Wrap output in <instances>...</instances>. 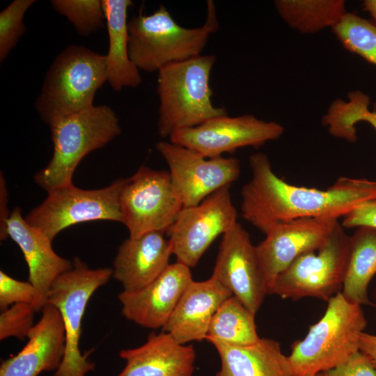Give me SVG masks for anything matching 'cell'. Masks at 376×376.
I'll use <instances>...</instances> for the list:
<instances>
[{
    "mask_svg": "<svg viewBox=\"0 0 376 376\" xmlns=\"http://www.w3.org/2000/svg\"><path fill=\"white\" fill-rule=\"evenodd\" d=\"M192 281L189 267L178 262L170 264L146 288L118 295L122 314L143 327L162 329Z\"/></svg>",
    "mask_w": 376,
    "mask_h": 376,
    "instance_id": "obj_16",
    "label": "cell"
},
{
    "mask_svg": "<svg viewBox=\"0 0 376 376\" xmlns=\"http://www.w3.org/2000/svg\"><path fill=\"white\" fill-rule=\"evenodd\" d=\"M51 4L82 36L97 31L105 22L102 0H53Z\"/></svg>",
    "mask_w": 376,
    "mask_h": 376,
    "instance_id": "obj_29",
    "label": "cell"
},
{
    "mask_svg": "<svg viewBox=\"0 0 376 376\" xmlns=\"http://www.w3.org/2000/svg\"><path fill=\"white\" fill-rule=\"evenodd\" d=\"M35 0H14L0 13V61H3L26 32L23 18Z\"/></svg>",
    "mask_w": 376,
    "mask_h": 376,
    "instance_id": "obj_30",
    "label": "cell"
},
{
    "mask_svg": "<svg viewBox=\"0 0 376 376\" xmlns=\"http://www.w3.org/2000/svg\"><path fill=\"white\" fill-rule=\"evenodd\" d=\"M366 325L361 305L341 292L332 297L322 318L292 346L288 357L293 376H315L346 361L359 351Z\"/></svg>",
    "mask_w": 376,
    "mask_h": 376,
    "instance_id": "obj_4",
    "label": "cell"
},
{
    "mask_svg": "<svg viewBox=\"0 0 376 376\" xmlns=\"http://www.w3.org/2000/svg\"><path fill=\"white\" fill-rule=\"evenodd\" d=\"M130 0H102L109 38L106 56L107 82L119 92L124 88H135L142 79L138 68L129 54L127 10Z\"/></svg>",
    "mask_w": 376,
    "mask_h": 376,
    "instance_id": "obj_23",
    "label": "cell"
},
{
    "mask_svg": "<svg viewBox=\"0 0 376 376\" xmlns=\"http://www.w3.org/2000/svg\"><path fill=\"white\" fill-rule=\"evenodd\" d=\"M127 178H118L98 189H82L73 184L47 192L41 204L25 217L53 241L74 224L97 220L123 222L120 196Z\"/></svg>",
    "mask_w": 376,
    "mask_h": 376,
    "instance_id": "obj_9",
    "label": "cell"
},
{
    "mask_svg": "<svg viewBox=\"0 0 376 376\" xmlns=\"http://www.w3.org/2000/svg\"><path fill=\"white\" fill-rule=\"evenodd\" d=\"M205 340L215 347L220 358L221 368L214 376H293L288 357L275 340L260 338L253 344L242 346Z\"/></svg>",
    "mask_w": 376,
    "mask_h": 376,
    "instance_id": "obj_22",
    "label": "cell"
},
{
    "mask_svg": "<svg viewBox=\"0 0 376 376\" xmlns=\"http://www.w3.org/2000/svg\"><path fill=\"white\" fill-rule=\"evenodd\" d=\"M369 97L359 91L348 93V100H335L329 106L322 122L334 137L355 142V125L360 121L370 123L376 130V111H369Z\"/></svg>",
    "mask_w": 376,
    "mask_h": 376,
    "instance_id": "obj_27",
    "label": "cell"
},
{
    "mask_svg": "<svg viewBox=\"0 0 376 376\" xmlns=\"http://www.w3.org/2000/svg\"><path fill=\"white\" fill-rule=\"evenodd\" d=\"M169 166L172 185L182 205H198L217 190L236 181L240 162L236 157L205 158L171 141L156 143Z\"/></svg>",
    "mask_w": 376,
    "mask_h": 376,
    "instance_id": "obj_13",
    "label": "cell"
},
{
    "mask_svg": "<svg viewBox=\"0 0 376 376\" xmlns=\"http://www.w3.org/2000/svg\"><path fill=\"white\" fill-rule=\"evenodd\" d=\"M359 351L368 357L376 368V335L362 333L359 340Z\"/></svg>",
    "mask_w": 376,
    "mask_h": 376,
    "instance_id": "obj_36",
    "label": "cell"
},
{
    "mask_svg": "<svg viewBox=\"0 0 376 376\" xmlns=\"http://www.w3.org/2000/svg\"><path fill=\"white\" fill-rule=\"evenodd\" d=\"M107 82L106 56L88 47H65L49 66L35 107L50 125L93 106L97 90Z\"/></svg>",
    "mask_w": 376,
    "mask_h": 376,
    "instance_id": "obj_5",
    "label": "cell"
},
{
    "mask_svg": "<svg viewBox=\"0 0 376 376\" xmlns=\"http://www.w3.org/2000/svg\"><path fill=\"white\" fill-rule=\"evenodd\" d=\"M255 315L232 295L221 304L213 315L206 338L237 346L253 344L260 338Z\"/></svg>",
    "mask_w": 376,
    "mask_h": 376,
    "instance_id": "obj_26",
    "label": "cell"
},
{
    "mask_svg": "<svg viewBox=\"0 0 376 376\" xmlns=\"http://www.w3.org/2000/svg\"><path fill=\"white\" fill-rule=\"evenodd\" d=\"M49 126L53 155L34 176L36 184L47 192L72 185L74 172L82 159L121 133L118 118L107 105H94Z\"/></svg>",
    "mask_w": 376,
    "mask_h": 376,
    "instance_id": "obj_6",
    "label": "cell"
},
{
    "mask_svg": "<svg viewBox=\"0 0 376 376\" xmlns=\"http://www.w3.org/2000/svg\"><path fill=\"white\" fill-rule=\"evenodd\" d=\"M274 3L288 26L303 33L332 29L347 13L343 0H276Z\"/></svg>",
    "mask_w": 376,
    "mask_h": 376,
    "instance_id": "obj_25",
    "label": "cell"
},
{
    "mask_svg": "<svg viewBox=\"0 0 376 376\" xmlns=\"http://www.w3.org/2000/svg\"><path fill=\"white\" fill-rule=\"evenodd\" d=\"M231 292L215 278L192 281L162 331L178 343L205 340L213 315Z\"/></svg>",
    "mask_w": 376,
    "mask_h": 376,
    "instance_id": "obj_19",
    "label": "cell"
},
{
    "mask_svg": "<svg viewBox=\"0 0 376 376\" xmlns=\"http://www.w3.org/2000/svg\"><path fill=\"white\" fill-rule=\"evenodd\" d=\"M251 178L241 190V216L263 234L275 224L302 218L343 217L376 199V181L339 178L326 190L290 185L272 170L267 155L249 157Z\"/></svg>",
    "mask_w": 376,
    "mask_h": 376,
    "instance_id": "obj_1",
    "label": "cell"
},
{
    "mask_svg": "<svg viewBox=\"0 0 376 376\" xmlns=\"http://www.w3.org/2000/svg\"><path fill=\"white\" fill-rule=\"evenodd\" d=\"M341 225L345 228H376V199L364 201L354 207L343 217Z\"/></svg>",
    "mask_w": 376,
    "mask_h": 376,
    "instance_id": "obj_34",
    "label": "cell"
},
{
    "mask_svg": "<svg viewBox=\"0 0 376 376\" xmlns=\"http://www.w3.org/2000/svg\"><path fill=\"white\" fill-rule=\"evenodd\" d=\"M212 276L255 315L268 295L255 246L239 222L222 235Z\"/></svg>",
    "mask_w": 376,
    "mask_h": 376,
    "instance_id": "obj_15",
    "label": "cell"
},
{
    "mask_svg": "<svg viewBox=\"0 0 376 376\" xmlns=\"http://www.w3.org/2000/svg\"><path fill=\"white\" fill-rule=\"evenodd\" d=\"M350 249V236L338 222L318 250L296 258L276 279L270 295L297 300L315 297L328 301L341 292Z\"/></svg>",
    "mask_w": 376,
    "mask_h": 376,
    "instance_id": "obj_8",
    "label": "cell"
},
{
    "mask_svg": "<svg viewBox=\"0 0 376 376\" xmlns=\"http://www.w3.org/2000/svg\"><path fill=\"white\" fill-rule=\"evenodd\" d=\"M164 233L153 231L125 240L113 263L112 276L125 292L139 291L155 280L170 265L173 255Z\"/></svg>",
    "mask_w": 376,
    "mask_h": 376,
    "instance_id": "obj_20",
    "label": "cell"
},
{
    "mask_svg": "<svg viewBox=\"0 0 376 376\" xmlns=\"http://www.w3.org/2000/svg\"><path fill=\"white\" fill-rule=\"evenodd\" d=\"M343 46L376 65V25L347 12L331 29Z\"/></svg>",
    "mask_w": 376,
    "mask_h": 376,
    "instance_id": "obj_28",
    "label": "cell"
},
{
    "mask_svg": "<svg viewBox=\"0 0 376 376\" xmlns=\"http://www.w3.org/2000/svg\"><path fill=\"white\" fill-rule=\"evenodd\" d=\"M315 376H323V373H320Z\"/></svg>",
    "mask_w": 376,
    "mask_h": 376,
    "instance_id": "obj_38",
    "label": "cell"
},
{
    "mask_svg": "<svg viewBox=\"0 0 376 376\" xmlns=\"http://www.w3.org/2000/svg\"><path fill=\"white\" fill-rule=\"evenodd\" d=\"M6 233L23 253L29 268V281L36 291L32 305L36 312L41 311L47 304L52 283L72 267V262L54 251L52 241L41 230L26 221L19 207L13 210L7 221Z\"/></svg>",
    "mask_w": 376,
    "mask_h": 376,
    "instance_id": "obj_17",
    "label": "cell"
},
{
    "mask_svg": "<svg viewBox=\"0 0 376 376\" xmlns=\"http://www.w3.org/2000/svg\"><path fill=\"white\" fill-rule=\"evenodd\" d=\"M323 376H376V368L368 357L358 351L344 363L323 372Z\"/></svg>",
    "mask_w": 376,
    "mask_h": 376,
    "instance_id": "obj_33",
    "label": "cell"
},
{
    "mask_svg": "<svg viewBox=\"0 0 376 376\" xmlns=\"http://www.w3.org/2000/svg\"><path fill=\"white\" fill-rule=\"evenodd\" d=\"M214 54L199 55L169 64L158 71L157 132L161 138L198 126L214 117L227 115L212 101L210 74Z\"/></svg>",
    "mask_w": 376,
    "mask_h": 376,
    "instance_id": "obj_2",
    "label": "cell"
},
{
    "mask_svg": "<svg viewBox=\"0 0 376 376\" xmlns=\"http://www.w3.org/2000/svg\"><path fill=\"white\" fill-rule=\"evenodd\" d=\"M376 274V228L361 226L350 236L348 262L341 293L348 301L370 304L368 287Z\"/></svg>",
    "mask_w": 376,
    "mask_h": 376,
    "instance_id": "obj_24",
    "label": "cell"
},
{
    "mask_svg": "<svg viewBox=\"0 0 376 376\" xmlns=\"http://www.w3.org/2000/svg\"><path fill=\"white\" fill-rule=\"evenodd\" d=\"M8 193L4 178L1 173L0 176V238L4 240L8 238L6 223L11 213L8 210Z\"/></svg>",
    "mask_w": 376,
    "mask_h": 376,
    "instance_id": "obj_35",
    "label": "cell"
},
{
    "mask_svg": "<svg viewBox=\"0 0 376 376\" xmlns=\"http://www.w3.org/2000/svg\"><path fill=\"white\" fill-rule=\"evenodd\" d=\"M123 224L130 237L153 231L167 232L183 207L169 171L141 166L120 196Z\"/></svg>",
    "mask_w": 376,
    "mask_h": 376,
    "instance_id": "obj_10",
    "label": "cell"
},
{
    "mask_svg": "<svg viewBox=\"0 0 376 376\" xmlns=\"http://www.w3.org/2000/svg\"><path fill=\"white\" fill-rule=\"evenodd\" d=\"M229 187H224L198 205L183 207L180 211L167 231L176 262L195 267L212 243L238 222Z\"/></svg>",
    "mask_w": 376,
    "mask_h": 376,
    "instance_id": "obj_11",
    "label": "cell"
},
{
    "mask_svg": "<svg viewBox=\"0 0 376 376\" xmlns=\"http://www.w3.org/2000/svg\"><path fill=\"white\" fill-rule=\"evenodd\" d=\"M72 267L52 283L47 297L59 311L65 329V353L52 376H85L94 369V363L79 349L81 320L87 304L93 293L112 276L111 268L91 269L75 257Z\"/></svg>",
    "mask_w": 376,
    "mask_h": 376,
    "instance_id": "obj_7",
    "label": "cell"
},
{
    "mask_svg": "<svg viewBox=\"0 0 376 376\" xmlns=\"http://www.w3.org/2000/svg\"><path fill=\"white\" fill-rule=\"evenodd\" d=\"M219 24L215 4L207 1V17L199 27L178 24L163 5L150 15L140 12L128 21L129 54L140 70L159 71L164 67L201 55Z\"/></svg>",
    "mask_w": 376,
    "mask_h": 376,
    "instance_id": "obj_3",
    "label": "cell"
},
{
    "mask_svg": "<svg viewBox=\"0 0 376 376\" xmlns=\"http://www.w3.org/2000/svg\"><path fill=\"white\" fill-rule=\"evenodd\" d=\"M362 7L363 10L376 20V0H365L362 3Z\"/></svg>",
    "mask_w": 376,
    "mask_h": 376,
    "instance_id": "obj_37",
    "label": "cell"
},
{
    "mask_svg": "<svg viewBox=\"0 0 376 376\" xmlns=\"http://www.w3.org/2000/svg\"><path fill=\"white\" fill-rule=\"evenodd\" d=\"M33 306L31 304L18 303L2 311L0 315V340L15 337L19 340L28 338L33 324Z\"/></svg>",
    "mask_w": 376,
    "mask_h": 376,
    "instance_id": "obj_31",
    "label": "cell"
},
{
    "mask_svg": "<svg viewBox=\"0 0 376 376\" xmlns=\"http://www.w3.org/2000/svg\"><path fill=\"white\" fill-rule=\"evenodd\" d=\"M125 366L117 376H193L194 346L178 343L164 331L150 334L142 345L122 350Z\"/></svg>",
    "mask_w": 376,
    "mask_h": 376,
    "instance_id": "obj_21",
    "label": "cell"
},
{
    "mask_svg": "<svg viewBox=\"0 0 376 376\" xmlns=\"http://www.w3.org/2000/svg\"><path fill=\"white\" fill-rule=\"evenodd\" d=\"M36 296L33 285L12 278L0 272V308L4 311L13 304L26 303L33 304Z\"/></svg>",
    "mask_w": 376,
    "mask_h": 376,
    "instance_id": "obj_32",
    "label": "cell"
},
{
    "mask_svg": "<svg viewBox=\"0 0 376 376\" xmlns=\"http://www.w3.org/2000/svg\"><path fill=\"white\" fill-rule=\"evenodd\" d=\"M41 311L26 345L1 363L0 376H38L43 371H56L59 367L65 347L62 317L57 308L50 304Z\"/></svg>",
    "mask_w": 376,
    "mask_h": 376,
    "instance_id": "obj_18",
    "label": "cell"
},
{
    "mask_svg": "<svg viewBox=\"0 0 376 376\" xmlns=\"http://www.w3.org/2000/svg\"><path fill=\"white\" fill-rule=\"evenodd\" d=\"M338 222L332 218L297 219L278 223L266 233L255 249L268 295L276 277L301 255L320 249Z\"/></svg>",
    "mask_w": 376,
    "mask_h": 376,
    "instance_id": "obj_14",
    "label": "cell"
},
{
    "mask_svg": "<svg viewBox=\"0 0 376 376\" xmlns=\"http://www.w3.org/2000/svg\"><path fill=\"white\" fill-rule=\"evenodd\" d=\"M283 132V127L274 121H265L251 114L236 117L227 114L178 131L169 140L203 157L216 158L241 148L260 147L279 139Z\"/></svg>",
    "mask_w": 376,
    "mask_h": 376,
    "instance_id": "obj_12",
    "label": "cell"
}]
</instances>
